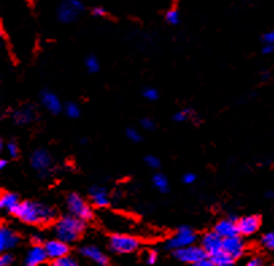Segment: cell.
Segmentation results:
<instances>
[{
	"label": "cell",
	"instance_id": "obj_34",
	"mask_svg": "<svg viewBox=\"0 0 274 266\" xmlns=\"http://www.w3.org/2000/svg\"><path fill=\"white\" fill-rule=\"evenodd\" d=\"M7 153H8V155L10 157H12V158H15L16 155H18V145L15 144V142H8L7 144Z\"/></svg>",
	"mask_w": 274,
	"mask_h": 266
},
{
	"label": "cell",
	"instance_id": "obj_10",
	"mask_svg": "<svg viewBox=\"0 0 274 266\" xmlns=\"http://www.w3.org/2000/svg\"><path fill=\"white\" fill-rule=\"evenodd\" d=\"M45 247L46 253H47V257L51 258V260H60L62 257L68 256L69 253V245L66 242L61 241V239H50V241L45 242Z\"/></svg>",
	"mask_w": 274,
	"mask_h": 266
},
{
	"label": "cell",
	"instance_id": "obj_38",
	"mask_svg": "<svg viewBox=\"0 0 274 266\" xmlns=\"http://www.w3.org/2000/svg\"><path fill=\"white\" fill-rule=\"evenodd\" d=\"M92 15L96 16V18L106 16L107 11H106V8H103V7H93V8H92Z\"/></svg>",
	"mask_w": 274,
	"mask_h": 266
},
{
	"label": "cell",
	"instance_id": "obj_29",
	"mask_svg": "<svg viewBox=\"0 0 274 266\" xmlns=\"http://www.w3.org/2000/svg\"><path fill=\"white\" fill-rule=\"evenodd\" d=\"M191 110H183V111H180V113H177L174 116H173V119L176 120V122H185V120H188L189 116H191Z\"/></svg>",
	"mask_w": 274,
	"mask_h": 266
},
{
	"label": "cell",
	"instance_id": "obj_6",
	"mask_svg": "<svg viewBox=\"0 0 274 266\" xmlns=\"http://www.w3.org/2000/svg\"><path fill=\"white\" fill-rule=\"evenodd\" d=\"M196 241V234L195 231L188 227V226H183L177 230V232L166 242V247L169 250H180L187 246L193 245V242Z\"/></svg>",
	"mask_w": 274,
	"mask_h": 266
},
{
	"label": "cell",
	"instance_id": "obj_21",
	"mask_svg": "<svg viewBox=\"0 0 274 266\" xmlns=\"http://www.w3.org/2000/svg\"><path fill=\"white\" fill-rule=\"evenodd\" d=\"M211 258H212L216 266H235V258L227 254L226 251H222V253H219V254L211 257Z\"/></svg>",
	"mask_w": 274,
	"mask_h": 266
},
{
	"label": "cell",
	"instance_id": "obj_18",
	"mask_svg": "<svg viewBox=\"0 0 274 266\" xmlns=\"http://www.w3.org/2000/svg\"><path fill=\"white\" fill-rule=\"evenodd\" d=\"M19 205H21V201H19V197L15 193L5 192V193L1 194V197H0V207L3 210L7 211V212L15 214Z\"/></svg>",
	"mask_w": 274,
	"mask_h": 266
},
{
	"label": "cell",
	"instance_id": "obj_7",
	"mask_svg": "<svg viewBox=\"0 0 274 266\" xmlns=\"http://www.w3.org/2000/svg\"><path fill=\"white\" fill-rule=\"evenodd\" d=\"M173 254H174V257L177 258L178 261L184 262V264H191V265H195L196 262L209 257L201 246L193 245L187 246V247L180 249V250H174Z\"/></svg>",
	"mask_w": 274,
	"mask_h": 266
},
{
	"label": "cell",
	"instance_id": "obj_45",
	"mask_svg": "<svg viewBox=\"0 0 274 266\" xmlns=\"http://www.w3.org/2000/svg\"><path fill=\"white\" fill-rule=\"evenodd\" d=\"M41 266H47V265H45V264H43V265H41Z\"/></svg>",
	"mask_w": 274,
	"mask_h": 266
},
{
	"label": "cell",
	"instance_id": "obj_1",
	"mask_svg": "<svg viewBox=\"0 0 274 266\" xmlns=\"http://www.w3.org/2000/svg\"><path fill=\"white\" fill-rule=\"evenodd\" d=\"M15 215L27 225H49L56 219V211L38 201H23Z\"/></svg>",
	"mask_w": 274,
	"mask_h": 266
},
{
	"label": "cell",
	"instance_id": "obj_20",
	"mask_svg": "<svg viewBox=\"0 0 274 266\" xmlns=\"http://www.w3.org/2000/svg\"><path fill=\"white\" fill-rule=\"evenodd\" d=\"M36 115H34V110L31 107H23L21 110H18L14 113V120L16 122V124H27L31 120H34Z\"/></svg>",
	"mask_w": 274,
	"mask_h": 266
},
{
	"label": "cell",
	"instance_id": "obj_43",
	"mask_svg": "<svg viewBox=\"0 0 274 266\" xmlns=\"http://www.w3.org/2000/svg\"><path fill=\"white\" fill-rule=\"evenodd\" d=\"M5 165H7V159H1V161H0V168H1V169H4Z\"/></svg>",
	"mask_w": 274,
	"mask_h": 266
},
{
	"label": "cell",
	"instance_id": "obj_27",
	"mask_svg": "<svg viewBox=\"0 0 274 266\" xmlns=\"http://www.w3.org/2000/svg\"><path fill=\"white\" fill-rule=\"evenodd\" d=\"M54 266H78L77 265L76 260H73L72 257L66 256V257H62V258H60V260H57L54 264H53Z\"/></svg>",
	"mask_w": 274,
	"mask_h": 266
},
{
	"label": "cell",
	"instance_id": "obj_11",
	"mask_svg": "<svg viewBox=\"0 0 274 266\" xmlns=\"http://www.w3.org/2000/svg\"><path fill=\"white\" fill-rule=\"evenodd\" d=\"M246 246H244L243 239L239 235L231 236V238H226L223 241V251H226L227 254L238 260L244 254Z\"/></svg>",
	"mask_w": 274,
	"mask_h": 266
},
{
	"label": "cell",
	"instance_id": "obj_39",
	"mask_svg": "<svg viewBox=\"0 0 274 266\" xmlns=\"http://www.w3.org/2000/svg\"><path fill=\"white\" fill-rule=\"evenodd\" d=\"M193 266H216V265H215V262H213V260L211 258V257H207V258H204V260H201V261L196 262Z\"/></svg>",
	"mask_w": 274,
	"mask_h": 266
},
{
	"label": "cell",
	"instance_id": "obj_26",
	"mask_svg": "<svg viewBox=\"0 0 274 266\" xmlns=\"http://www.w3.org/2000/svg\"><path fill=\"white\" fill-rule=\"evenodd\" d=\"M85 65H86V69L89 71V72L95 73L99 71V68H100V64H99V61H97L96 57H88L85 61Z\"/></svg>",
	"mask_w": 274,
	"mask_h": 266
},
{
	"label": "cell",
	"instance_id": "obj_32",
	"mask_svg": "<svg viewBox=\"0 0 274 266\" xmlns=\"http://www.w3.org/2000/svg\"><path fill=\"white\" fill-rule=\"evenodd\" d=\"M14 262V256L10 253H3L0 257V266H10Z\"/></svg>",
	"mask_w": 274,
	"mask_h": 266
},
{
	"label": "cell",
	"instance_id": "obj_8",
	"mask_svg": "<svg viewBox=\"0 0 274 266\" xmlns=\"http://www.w3.org/2000/svg\"><path fill=\"white\" fill-rule=\"evenodd\" d=\"M223 238L215 231H209L201 238V247L209 257H213L223 251Z\"/></svg>",
	"mask_w": 274,
	"mask_h": 266
},
{
	"label": "cell",
	"instance_id": "obj_5",
	"mask_svg": "<svg viewBox=\"0 0 274 266\" xmlns=\"http://www.w3.org/2000/svg\"><path fill=\"white\" fill-rule=\"evenodd\" d=\"M66 207L69 210V214L82 220H91L93 218L92 210L89 205L86 204L81 196L77 193H71L66 199Z\"/></svg>",
	"mask_w": 274,
	"mask_h": 266
},
{
	"label": "cell",
	"instance_id": "obj_22",
	"mask_svg": "<svg viewBox=\"0 0 274 266\" xmlns=\"http://www.w3.org/2000/svg\"><path fill=\"white\" fill-rule=\"evenodd\" d=\"M153 184H154V187H156L158 190H161V192H166V190H168V179H166L163 174H156V176L153 177Z\"/></svg>",
	"mask_w": 274,
	"mask_h": 266
},
{
	"label": "cell",
	"instance_id": "obj_15",
	"mask_svg": "<svg viewBox=\"0 0 274 266\" xmlns=\"http://www.w3.org/2000/svg\"><path fill=\"white\" fill-rule=\"evenodd\" d=\"M19 241H21L19 235L16 234L15 231H12L8 227L0 228V250L3 253L14 249L15 246H18Z\"/></svg>",
	"mask_w": 274,
	"mask_h": 266
},
{
	"label": "cell",
	"instance_id": "obj_16",
	"mask_svg": "<svg viewBox=\"0 0 274 266\" xmlns=\"http://www.w3.org/2000/svg\"><path fill=\"white\" fill-rule=\"evenodd\" d=\"M80 253L84 257H86L88 260L95 262L97 266H108V258L104 256V253H102L100 249H97L96 246H84V247H81Z\"/></svg>",
	"mask_w": 274,
	"mask_h": 266
},
{
	"label": "cell",
	"instance_id": "obj_9",
	"mask_svg": "<svg viewBox=\"0 0 274 266\" xmlns=\"http://www.w3.org/2000/svg\"><path fill=\"white\" fill-rule=\"evenodd\" d=\"M30 162L31 166L41 174H46L51 168V157L45 149H38L31 154Z\"/></svg>",
	"mask_w": 274,
	"mask_h": 266
},
{
	"label": "cell",
	"instance_id": "obj_30",
	"mask_svg": "<svg viewBox=\"0 0 274 266\" xmlns=\"http://www.w3.org/2000/svg\"><path fill=\"white\" fill-rule=\"evenodd\" d=\"M143 96L146 97L148 100H150V102H154V100H157L158 99L157 89H154V88H146V89L143 91Z\"/></svg>",
	"mask_w": 274,
	"mask_h": 266
},
{
	"label": "cell",
	"instance_id": "obj_12",
	"mask_svg": "<svg viewBox=\"0 0 274 266\" xmlns=\"http://www.w3.org/2000/svg\"><path fill=\"white\" fill-rule=\"evenodd\" d=\"M236 225H238L239 235L250 236V235H254V234L259 230L261 220H259L258 216H255V215L243 216V218L238 219Z\"/></svg>",
	"mask_w": 274,
	"mask_h": 266
},
{
	"label": "cell",
	"instance_id": "obj_4",
	"mask_svg": "<svg viewBox=\"0 0 274 266\" xmlns=\"http://www.w3.org/2000/svg\"><path fill=\"white\" fill-rule=\"evenodd\" d=\"M138 247H139V241L135 236L115 234L110 238V249L117 254H130L138 250Z\"/></svg>",
	"mask_w": 274,
	"mask_h": 266
},
{
	"label": "cell",
	"instance_id": "obj_40",
	"mask_svg": "<svg viewBox=\"0 0 274 266\" xmlns=\"http://www.w3.org/2000/svg\"><path fill=\"white\" fill-rule=\"evenodd\" d=\"M183 181H184V183H185V184H193V183L196 181V176H195V174H193V173L184 174Z\"/></svg>",
	"mask_w": 274,
	"mask_h": 266
},
{
	"label": "cell",
	"instance_id": "obj_33",
	"mask_svg": "<svg viewBox=\"0 0 274 266\" xmlns=\"http://www.w3.org/2000/svg\"><path fill=\"white\" fill-rule=\"evenodd\" d=\"M244 266H264V260L259 256H254L246 261Z\"/></svg>",
	"mask_w": 274,
	"mask_h": 266
},
{
	"label": "cell",
	"instance_id": "obj_17",
	"mask_svg": "<svg viewBox=\"0 0 274 266\" xmlns=\"http://www.w3.org/2000/svg\"><path fill=\"white\" fill-rule=\"evenodd\" d=\"M41 102L43 104V107L47 111H50L51 114H58L61 111V102L53 92H49V91L42 92Z\"/></svg>",
	"mask_w": 274,
	"mask_h": 266
},
{
	"label": "cell",
	"instance_id": "obj_37",
	"mask_svg": "<svg viewBox=\"0 0 274 266\" xmlns=\"http://www.w3.org/2000/svg\"><path fill=\"white\" fill-rule=\"evenodd\" d=\"M141 124H142V127L145 128V130H154V127H156L154 122H153L152 119H149V118L142 119V120H141Z\"/></svg>",
	"mask_w": 274,
	"mask_h": 266
},
{
	"label": "cell",
	"instance_id": "obj_41",
	"mask_svg": "<svg viewBox=\"0 0 274 266\" xmlns=\"http://www.w3.org/2000/svg\"><path fill=\"white\" fill-rule=\"evenodd\" d=\"M31 242H33L34 245H42V243H43V238H42V235H39V234H34V235L31 236Z\"/></svg>",
	"mask_w": 274,
	"mask_h": 266
},
{
	"label": "cell",
	"instance_id": "obj_24",
	"mask_svg": "<svg viewBox=\"0 0 274 266\" xmlns=\"http://www.w3.org/2000/svg\"><path fill=\"white\" fill-rule=\"evenodd\" d=\"M65 113L69 118H78L80 116V108L75 103H68L65 106Z\"/></svg>",
	"mask_w": 274,
	"mask_h": 266
},
{
	"label": "cell",
	"instance_id": "obj_23",
	"mask_svg": "<svg viewBox=\"0 0 274 266\" xmlns=\"http://www.w3.org/2000/svg\"><path fill=\"white\" fill-rule=\"evenodd\" d=\"M261 245L264 246L266 250L274 251V231L265 234V235L261 238Z\"/></svg>",
	"mask_w": 274,
	"mask_h": 266
},
{
	"label": "cell",
	"instance_id": "obj_19",
	"mask_svg": "<svg viewBox=\"0 0 274 266\" xmlns=\"http://www.w3.org/2000/svg\"><path fill=\"white\" fill-rule=\"evenodd\" d=\"M89 196H91V200L93 204L96 207H107L110 204V196H108V192H107L104 188L102 187H93L89 190Z\"/></svg>",
	"mask_w": 274,
	"mask_h": 266
},
{
	"label": "cell",
	"instance_id": "obj_2",
	"mask_svg": "<svg viewBox=\"0 0 274 266\" xmlns=\"http://www.w3.org/2000/svg\"><path fill=\"white\" fill-rule=\"evenodd\" d=\"M84 230H85V220L73 215H66L57 220L53 232L57 239H61L69 245V243H75L82 235Z\"/></svg>",
	"mask_w": 274,
	"mask_h": 266
},
{
	"label": "cell",
	"instance_id": "obj_35",
	"mask_svg": "<svg viewBox=\"0 0 274 266\" xmlns=\"http://www.w3.org/2000/svg\"><path fill=\"white\" fill-rule=\"evenodd\" d=\"M262 41L265 45H274V30L265 33L262 36Z\"/></svg>",
	"mask_w": 274,
	"mask_h": 266
},
{
	"label": "cell",
	"instance_id": "obj_36",
	"mask_svg": "<svg viewBox=\"0 0 274 266\" xmlns=\"http://www.w3.org/2000/svg\"><path fill=\"white\" fill-rule=\"evenodd\" d=\"M145 260H146V262H148L149 265L156 264V261H157V253L153 250L148 251V253H146V256H145Z\"/></svg>",
	"mask_w": 274,
	"mask_h": 266
},
{
	"label": "cell",
	"instance_id": "obj_28",
	"mask_svg": "<svg viewBox=\"0 0 274 266\" xmlns=\"http://www.w3.org/2000/svg\"><path fill=\"white\" fill-rule=\"evenodd\" d=\"M127 138L130 139L131 142L137 144V142H141L142 141V135L139 134V131H137L135 128H128L127 130Z\"/></svg>",
	"mask_w": 274,
	"mask_h": 266
},
{
	"label": "cell",
	"instance_id": "obj_31",
	"mask_svg": "<svg viewBox=\"0 0 274 266\" xmlns=\"http://www.w3.org/2000/svg\"><path fill=\"white\" fill-rule=\"evenodd\" d=\"M145 162H146V165H148L149 168H152V169L159 168V159H158L156 155H148V157L145 158Z\"/></svg>",
	"mask_w": 274,
	"mask_h": 266
},
{
	"label": "cell",
	"instance_id": "obj_13",
	"mask_svg": "<svg viewBox=\"0 0 274 266\" xmlns=\"http://www.w3.org/2000/svg\"><path fill=\"white\" fill-rule=\"evenodd\" d=\"M236 222L238 219L236 218H229V219H223L218 222L216 225H215V228L213 231L215 232H218L219 235L222 236L223 239L226 238H231V236H235V235H239V231H238V225H236Z\"/></svg>",
	"mask_w": 274,
	"mask_h": 266
},
{
	"label": "cell",
	"instance_id": "obj_14",
	"mask_svg": "<svg viewBox=\"0 0 274 266\" xmlns=\"http://www.w3.org/2000/svg\"><path fill=\"white\" fill-rule=\"evenodd\" d=\"M49 257H47V253H46L45 247L41 245H34L31 247L29 253H27V257H26L25 265L26 266H41L43 265Z\"/></svg>",
	"mask_w": 274,
	"mask_h": 266
},
{
	"label": "cell",
	"instance_id": "obj_42",
	"mask_svg": "<svg viewBox=\"0 0 274 266\" xmlns=\"http://www.w3.org/2000/svg\"><path fill=\"white\" fill-rule=\"evenodd\" d=\"M274 51V45H265L264 47H262V53L264 54H272Z\"/></svg>",
	"mask_w": 274,
	"mask_h": 266
},
{
	"label": "cell",
	"instance_id": "obj_44",
	"mask_svg": "<svg viewBox=\"0 0 274 266\" xmlns=\"http://www.w3.org/2000/svg\"><path fill=\"white\" fill-rule=\"evenodd\" d=\"M262 77H264V78H268V77H269V73H265V75H262Z\"/></svg>",
	"mask_w": 274,
	"mask_h": 266
},
{
	"label": "cell",
	"instance_id": "obj_3",
	"mask_svg": "<svg viewBox=\"0 0 274 266\" xmlns=\"http://www.w3.org/2000/svg\"><path fill=\"white\" fill-rule=\"evenodd\" d=\"M84 11V4L80 0H62L57 8V18L61 23H72Z\"/></svg>",
	"mask_w": 274,
	"mask_h": 266
},
{
	"label": "cell",
	"instance_id": "obj_25",
	"mask_svg": "<svg viewBox=\"0 0 274 266\" xmlns=\"http://www.w3.org/2000/svg\"><path fill=\"white\" fill-rule=\"evenodd\" d=\"M165 19H166V22H168L169 25H178V23H180V12H178L177 10L172 8V10H169L168 12H166Z\"/></svg>",
	"mask_w": 274,
	"mask_h": 266
}]
</instances>
